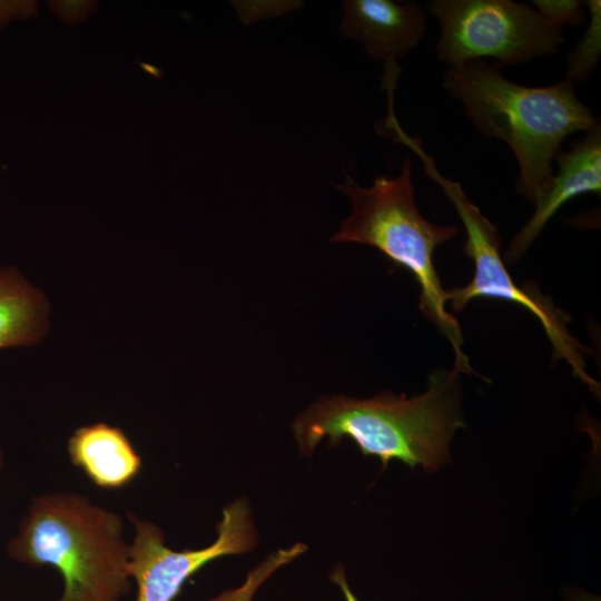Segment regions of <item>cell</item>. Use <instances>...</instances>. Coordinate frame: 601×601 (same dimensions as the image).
I'll return each mask as SVG.
<instances>
[{"instance_id": "cell-1", "label": "cell", "mask_w": 601, "mask_h": 601, "mask_svg": "<svg viewBox=\"0 0 601 601\" xmlns=\"http://www.w3.org/2000/svg\"><path fill=\"white\" fill-rule=\"evenodd\" d=\"M459 374L455 368L435 371L427 390L412 397L390 391L363 400L321 397L293 422L298 449L309 455L325 437L331 446L347 437L364 455L377 456L383 469L398 460L434 472L450 461V442L464 426Z\"/></svg>"}, {"instance_id": "cell-2", "label": "cell", "mask_w": 601, "mask_h": 601, "mask_svg": "<svg viewBox=\"0 0 601 601\" xmlns=\"http://www.w3.org/2000/svg\"><path fill=\"white\" fill-rule=\"evenodd\" d=\"M442 85L463 105L481 135L511 148L520 170L516 190L532 204L549 186L554 174L552 161L563 140L599 124L572 83L522 86L504 78L500 66L484 59L451 66Z\"/></svg>"}, {"instance_id": "cell-3", "label": "cell", "mask_w": 601, "mask_h": 601, "mask_svg": "<svg viewBox=\"0 0 601 601\" xmlns=\"http://www.w3.org/2000/svg\"><path fill=\"white\" fill-rule=\"evenodd\" d=\"M122 515L73 492L32 499L8 555L35 568L50 565L63 589L56 601H121L134 582Z\"/></svg>"}, {"instance_id": "cell-4", "label": "cell", "mask_w": 601, "mask_h": 601, "mask_svg": "<svg viewBox=\"0 0 601 601\" xmlns=\"http://www.w3.org/2000/svg\"><path fill=\"white\" fill-rule=\"evenodd\" d=\"M336 188L352 205L331 242L372 246L393 264L407 269L420 286L418 307L451 343L454 367L459 373L473 372L463 353L462 331L446 309L445 289L434 267L433 255L442 244L459 233L453 225H435L423 217L415 205L412 164L405 158L397 177L378 176L372 186L361 187L346 176Z\"/></svg>"}, {"instance_id": "cell-5", "label": "cell", "mask_w": 601, "mask_h": 601, "mask_svg": "<svg viewBox=\"0 0 601 601\" xmlns=\"http://www.w3.org/2000/svg\"><path fill=\"white\" fill-rule=\"evenodd\" d=\"M408 147L421 158L426 176L442 188L453 204L465 229L463 252L474 264V275L466 285L445 289V298L452 309L460 312L471 300L480 297L523 306L541 323L553 347V359L563 358L571 366L573 375L599 394L598 382L585 368L584 354L588 349L566 327L569 316L556 308L535 285L519 286L512 279L500 254L501 237L496 226L471 203L459 183L437 170L420 140H413Z\"/></svg>"}, {"instance_id": "cell-6", "label": "cell", "mask_w": 601, "mask_h": 601, "mask_svg": "<svg viewBox=\"0 0 601 601\" xmlns=\"http://www.w3.org/2000/svg\"><path fill=\"white\" fill-rule=\"evenodd\" d=\"M427 9L441 26L436 57L450 67L485 57L500 67L524 63L564 42L562 29L511 0H433Z\"/></svg>"}, {"instance_id": "cell-7", "label": "cell", "mask_w": 601, "mask_h": 601, "mask_svg": "<svg viewBox=\"0 0 601 601\" xmlns=\"http://www.w3.org/2000/svg\"><path fill=\"white\" fill-rule=\"evenodd\" d=\"M128 518L135 529L128 565L137 588L135 601H174L186 581L201 568L221 556L249 552L257 543L245 499H237L223 510L216 540L197 550H173L166 545L158 525L130 512Z\"/></svg>"}, {"instance_id": "cell-8", "label": "cell", "mask_w": 601, "mask_h": 601, "mask_svg": "<svg viewBox=\"0 0 601 601\" xmlns=\"http://www.w3.org/2000/svg\"><path fill=\"white\" fill-rule=\"evenodd\" d=\"M342 32L363 46L385 67L414 49L426 31V13L416 2L348 0L344 4Z\"/></svg>"}, {"instance_id": "cell-9", "label": "cell", "mask_w": 601, "mask_h": 601, "mask_svg": "<svg viewBox=\"0 0 601 601\" xmlns=\"http://www.w3.org/2000/svg\"><path fill=\"white\" fill-rule=\"evenodd\" d=\"M548 188L535 201L534 213L511 240L505 260L514 264L530 248L552 216L570 199L587 193L601 191V127L587 131L568 151H560Z\"/></svg>"}, {"instance_id": "cell-10", "label": "cell", "mask_w": 601, "mask_h": 601, "mask_svg": "<svg viewBox=\"0 0 601 601\" xmlns=\"http://www.w3.org/2000/svg\"><path fill=\"white\" fill-rule=\"evenodd\" d=\"M71 463L98 487L117 490L140 472L141 457L125 432L105 422L75 430L67 443Z\"/></svg>"}, {"instance_id": "cell-11", "label": "cell", "mask_w": 601, "mask_h": 601, "mask_svg": "<svg viewBox=\"0 0 601 601\" xmlns=\"http://www.w3.org/2000/svg\"><path fill=\"white\" fill-rule=\"evenodd\" d=\"M41 292L12 268H0V349L38 343L48 326Z\"/></svg>"}, {"instance_id": "cell-12", "label": "cell", "mask_w": 601, "mask_h": 601, "mask_svg": "<svg viewBox=\"0 0 601 601\" xmlns=\"http://www.w3.org/2000/svg\"><path fill=\"white\" fill-rule=\"evenodd\" d=\"M590 22L577 47L568 57L565 81L584 82L594 70L601 52V2L588 0Z\"/></svg>"}, {"instance_id": "cell-13", "label": "cell", "mask_w": 601, "mask_h": 601, "mask_svg": "<svg viewBox=\"0 0 601 601\" xmlns=\"http://www.w3.org/2000/svg\"><path fill=\"white\" fill-rule=\"evenodd\" d=\"M307 546L295 543L287 549L270 553L257 566L250 570L238 587L226 589L207 601H253L259 588L280 568L305 553Z\"/></svg>"}, {"instance_id": "cell-14", "label": "cell", "mask_w": 601, "mask_h": 601, "mask_svg": "<svg viewBox=\"0 0 601 601\" xmlns=\"http://www.w3.org/2000/svg\"><path fill=\"white\" fill-rule=\"evenodd\" d=\"M535 10L551 24L562 29L564 26H579L585 20L581 1L577 0H534Z\"/></svg>"}, {"instance_id": "cell-15", "label": "cell", "mask_w": 601, "mask_h": 601, "mask_svg": "<svg viewBox=\"0 0 601 601\" xmlns=\"http://www.w3.org/2000/svg\"><path fill=\"white\" fill-rule=\"evenodd\" d=\"M331 580L337 584L344 595V599L345 601H358L356 595L353 593V591L351 590L348 583H347V580H346V577H345V572H344V569L342 566H337L335 568L331 575H329Z\"/></svg>"}, {"instance_id": "cell-16", "label": "cell", "mask_w": 601, "mask_h": 601, "mask_svg": "<svg viewBox=\"0 0 601 601\" xmlns=\"http://www.w3.org/2000/svg\"><path fill=\"white\" fill-rule=\"evenodd\" d=\"M2 465H3V453L0 449V472H1Z\"/></svg>"}]
</instances>
